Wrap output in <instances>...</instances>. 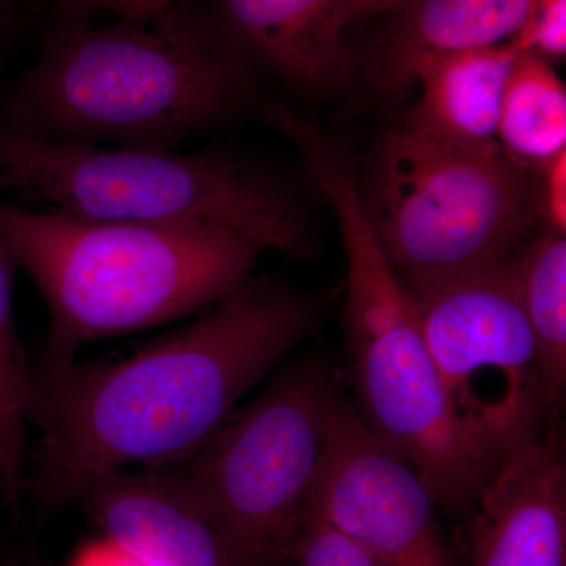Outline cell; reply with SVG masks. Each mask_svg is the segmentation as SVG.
Returning a JSON list of instances; mask_svg holds the SVG:
<instances>
[{
	"instance_id": "20",
	"label": "cell",
	"mask_w": 566,
	"mask_h": 566,
	"mask_svg": "<svg viewBox=\"0 0 566 566\" xmlns=\"http://www.w3.org/2000/svg\"><path fill=\"white\" fill-rule=\"evenodd\" d=\"M538 189L535 192V208L546 229L565 233L566 230V150L558 153L542 167Z\"/></svg>"
},
{
	"instance_id": "25",
	"label": "cell",
	"mask_w": 566,
	"mask_h": 566,
	"mask_svg": "<svg viewBox=\"0 0 566 566\" xmlns=\"http://www.w3.org/2000/svg\"><path fill=\"white\" fill-rule=\"evenodd\" d=\"M6 0H0V24H2L3 13H6Z\"/></svg>"
},
{
	"instance_id": "4",
	"label": "cell",
	"mask_w": 566,
	"mask_h": 566,
	"mask_svg": "<svg viewBox=\"0 0 566 566\" xmlns=\"http://www.w3.org/2000/svg\"><path fill=\"white\" fill-rule=\"evenodd\" d=\"M301 153L337 218L346 256L345 340L365 423L408 458L441 510L465 520L497 465L464 433L403 279L365 212L352 166L322 136Z\"/></svg>"
},
{
	"instance_id": "23",
	"label": "cell",
	"mask_w": 566,
	"mask_h": 566,
	"mask_svg": "<svg viewBox=\"0 0 566 566\" xmlns=\"http://www.w3.org/2000/svg\"><path fill=\"white\" fill-rule=\"evenodd\" d=\"M405 0H340L338 3V20L340 24H352L360 18L371 17V14L381 13L400 6Z\"/></svg>"
},
{
	"instance_id": "21",
	"label": "cell",
	"mask_w": 566,
	"mask_h": 566,
	"mask_svg": "<svg viewBox=\"0 0 566 566\" xmlns=\"http://www.w3.org/2000/svg\"><path fill=\"white\" fill-rule=\"evenodd\" d=\"M178 0H95L92 11H107L125 21L155 20Z\"/></svg>"
},
{
	"instance_id": "17",
	"label": "cell",
	"mask_w": 566,
	"mask_h": 566,
	"mask_svg": "<svg viewBox=\"0 0 566 566\" xmlns=\"http://www.w3.org/2000/svg\"><path fill=\"white\" fill-rule=\"evenodd\" d=\"M18 270L13 252L0 232V483L10 505L20 499L24 480L25 424L32 392V370L13 311Z\"/></svg>"
},
{
	"instance_id": "18",
	"label": "cell",
	"mask_w": 566,
	"mask_h": 566,
	"mask_svg": "<svg viewBox=\"0 0 566 566\" xmlns=\"http://www.w3.org/2000/svg\"><path fill=\"white\" fill-rule=\"evenodd\" d=\"M296 566H385L363 546L354 543L312 504L305 506L300 535L294 546Z\"/></svg>"
},
{
	"instance_id": "11",
	"label": "cell",
	"mask_w": 566,
	"mask_h": 566,
	"mask_svg": "<svg viewBox=\"0 0 566 566\" xmlns=\"http://www.w3.org/2000/svg\"><path fill=\"white\" fill-rule=\"evenodd\" d=\"M104 536L147 566H233L182 472H107L74 499Z\"/></svg>"
},
{
	"instance_id": "14",
	"label": "cell",
	"mask_w": 566,
	"mask_h": 566,
	"mask_svg": "<svg viewBox=\"0 0 566 566\" xmlns=\"http://www.w3.org/2000/svg\"><path fill=\"white\" fill-rule=\"evenodd\" d=\"M520 48L513 41L444 55L420 73L422 87L409 120L439 139L464 147L497 144L506 77Z\"/></svg>"
},
{
	"instance_id": "2",
	"label": "cell",
	"mask_w": 566,
	"mask_h": 566,
	"mask_svg": "<svg viewBox=\"0 0 566 566\" xmlns=\"http://www.w3.org/2000/svg\"><path fill=\"white\" fill-rule=\"evenodd\" d=\"M252 63L178 0L151 21L51 32L39 61L3 96L0 128L61 144L177 150L263 115Z\"/></svg>"
},
{
	"instance_id": "19",
	"label": "cell",
	"mask_w": 566,
	"mask_h": 566,
	"mask_svg": "<svg viewBox=\"0 0 566 566\" xmlns=\"http://www.w3.org/2000/svg\"><path fill=\"white\" fill-rule=\"evenodd\" d=\"M523 52L545 61H562L566 54V0H527L526 17L512 40Z\"/></svg>"
},
{
	"instance_id": "22",
	"label": "cell",
	"mask_w": 566,
	"mask_h": 566,
	"mask_svg": "<svg viewBox=\"0 0 566 566\" xmlns=\"http://www.w3.org/2000/svg\"><path fill=\"white\" fill-rule=\"evenodd\" d=\"M71 566H147L112 543L106 536L102 542L85 546Z\"/></svg>"
},
{
	"instance_id": "12",
	"label": "cell",
	"mask_w": 566,
	"mask_h": 566,
	"mask_svg": "<svg viewBox=\"0 0 566 566\" xmlns=\"http://www.w3.org/2000/svg\"><path fill=\"white\" fill-rule=\"evenodd\" d=\"M340 0H219L227 36L252 65L296 87L333 88L352 66Z\"/></svg>"
},
{
	"instance_id": "6",
	"label": "cell",
	"mask_w": 566,
	"mask_h": 566,
	"mask_svg": "<svg viewBox=\"0 0 566 566\" xmlns=\"http://www.w3.org/2000/svg\"><path fill=\"white\" fill-rule=\"evenodd\" d=\"M363 203L403 281L510 262L538 218L521 169L499 144L464 147L411 120L379 144Z\"/></svg>"
},
{
	"instance_id": "27",
	"label": "cell",
	"mask_w": 566,
	"mask_h": 566,
	"mask_svg": "<svg viewBox=\"0 0 566 566\" xmlns=\"http://www.w3.org/2000/svg\"><path fill=\"white\" fill-rule=\"evenodd\" d=\"M0 493H2V483H0Z\"/></svg>"
},
{
	"instance_id": "16",
	"label": "cell",
	"mask_w": 566,
	"mask_h": 566,
	"mask_svg": "<svg viewBox=\"0 0 566 566\" xmlns=\"http://www.w3.org/2000/svg\"><path fill=\"white\" fill-rule=\"evenodd\" d=\"M517 293L542 368L547 415L560 405L566 382V240L543 230L512 259Z\"/></svg>"
},
{
	"instance_id": "24",
	"label": "cell",
	"mask_w": 566,
	"mask_h": 566,
	"mask_svg": "<svg viewBox=\"0 0 566 566\" xmlns=\"http://www.w3.org/2000/svg\"><path fill=\"white\" fill-rule=\"evenodd\" d=\"M93 2L95 0H71V3L80 11H92Z\"/></svg>"
},
{
	"instance_id": "10",
	"label": "cell",
	"mask_w": 566,
	"mask_h": 566,
	"mask_svg": "<svg viewBox=\"0 0 566 566\" xmlns=\"http://www.w3.org/2000/svg\"><path fill=\"white\" fill-rule=\"evenodd\" d=\"M461 566H566V463L542 434L495 469L465 517Z\"/></svg>"
},
{
	"instance_id": "7",
	"label": "cell",
	"mask_w": 566,
	"mask_h": 566,
	"mask_svg": "<svg viewBox=\"0 0 566 566\" xmlns=\"http://www.w3.org/2000/svg\"><path fill=\"white\" fill-rule=\"evenodd\" d=\"M344 398L327 365H293L189 458L182 474L233 566L293 564L305 506Z\"/></svg>"
},
{
	"instance_id": "8",
	"label": "cell",
	"mask_w": 566,
	"mask_h": 566,
	"mask_svg": "<svg viewBox=\"0 0 566 566\" xmlns=\"http://www.w3.org/2000/svg\"><path fill=\"white\" fill-rule=\"evenodd\" d=\"M510 262L403 281L458 423L497 468L549 416Z\"/></svg>"
},
{
	"instance_id": "1",
	"label": "cell",
	"mask_w": 566,
	"mask_h": 566,
	"mask_svg": "<svg viewBox=\"0 0 566 566\" xmlns=\"http://www.w3.org/2000/svg\"><path fill=\"white\" fill-rule=\"evenodd\" d=\"M318 318L308 294L279 279L249 277L185 329L128 359L46 360L32 371L28 409L40 433L36 494L44 504H70L126 464L188 461Z\"/></svg>"
},
{
	"instance_id": "13",
	"label": "cell",
	"mask_w": 566,
	"mask_h": 566,
	"mask_svg": "<svg viewBox=\"0 0 566 566\" xmlns=\"http://www.w3.org/2000/svg\"><path fill=\"white\" fill-rule=\"evenodd\" d=\"M406 9L379 59L386 92L417 84L430 63L453 52L495 46L515 39L527 0H405Z\"/></svg>"
},
{
	"instance_id": "9",
	"label": "cell",
	"mask_w": 566,
	"mask_h": 566,
	"mask_svg": "<svg viewBox=\"0 0 566 566\" xmlns=\"http://www.w3.org/2000/svg\"><path fill=\"white\" fill-rule=\"evenodd\" d=\"M311 501L385 566H461L431 488L346 398L331 423Z\"/></svg>"
},
{
	"instance_id": "3",
	"label": "cell",
	"mask_w": 566,
	"mask_h": 566,
	"mask_svg": "<svg viewBox=\"0 0 566 566\" xmlns=\"http://www.w3.org/2000/svg\"><path fill=\"white\" fill-rule=\"evenodd\" d=\"M0 232L50 314L46 360L207 311L251 277L264 252L221 227L92 221L6 203Z\"/></svg>"
},
{
	"instance_id": "26",
	"label": "cell",
	"mask_w": 566,
	"mask_h": 566,
	"mask_svg": "<svg viewBox=\"0 0 566 566\" xmlns=\"http://www.w3.org/2000/svg\"><path fill=\"white\" fill-rule=\"evenodd\" d=\"M11 566H40V565H35V564H14V565H11Z\"/></svg>"
},
{
	"instance_id": "15",
	"label": "cell",
	"mask_w": 566,
	"mask_h": 566,
	"mask_svg": "<svg viewBox=\"0 0 566 566\" xmlns=\"http://www.w3.org/2000/svg\"><path fill=\"white\" fill-rule=\"evenodd\" d=\"M495 137L517 169H538L566 150L565 85L534 52H520L506 77Z\"/></svg>"
},
{
	"instance_id": "5",
	"label": "cell",
	"mask_w": 566,
	"mask_h": 566,
	"mask_svg": "<svg viewBox=\"0 0 566 566\" xmlns=\"http://www.w3.org/2000/svg\"><path fill=\"white\" fill-rule=\"evenodd\" d=\"M0 191L92 221L221 227L292 256L311 249L303 205L275 175L222 151L98 147L0 128Z\"/></svg>"
}]
</instances>
